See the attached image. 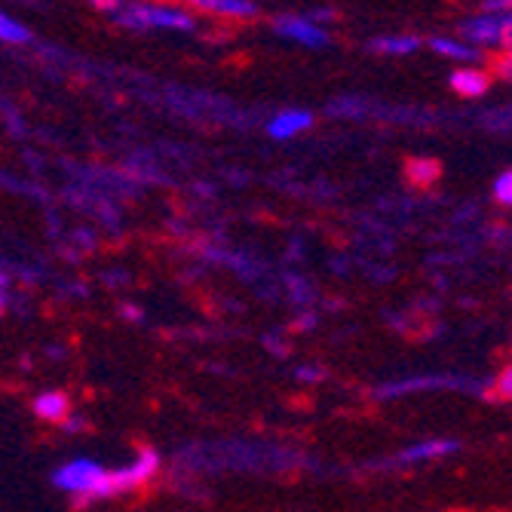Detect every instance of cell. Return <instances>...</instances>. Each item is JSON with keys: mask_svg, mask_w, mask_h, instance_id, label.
I'll use <instances>...</instances> for the list:
<instances>
[{"mask_svg": "<svg viewBox=\"0 0 512 512\" xmlns=\"http://www.w3.org/2000/svg\"><path fill=\"white\" fill-rule=\"evenodd\" d=\"M114 22L138 34H194L200 25V19L178 0H129Z\"/></svg>", "mask_w": 512, "mask_h": 512, "instance_id": "1", "label": "cell"}, {"mask_svg": "<svg viewBox=\"0 0 512 512\" xmlns=\"http://www.w3.org/2000/svg\"><path fill=\"white\" fill-rule=\"evenodd\" d=\"M53 485L65 494H71L77 503H89V500H102L117 494L114 488V473H108L102 463L89 460V457H77L68 460L65 467H59L53 473Z\"/></svg>", "mask_w": 512, "mask_h": 512, "instance_id": "2", "label": "cell"}, {"mask_svg": "<svg viewBox=\"0 0 512 512\" xmlns=\"http://www.w3.org/2000/svg\"><path fill=\"white\" fill-rule=\"evenodd\" d=\"M460 37L473 43L476 50H512V13H491L479 10L460 22Z\"/></svg>", "mask_w": 512, "mask_h": 512, "instance_id": "3", "label": "cell"}, {"mask_svg": "<svg viewBox=\"0 0 512 512\" xmlns=\"http://www.w3.org/2000/svg\"><path fill=\"white\" fill-rule=\"evenodd\" d=\"M270 28L279 40L301 46V50H329L332 46L329 25L316 22L310 13H279V16H273Z\"/></svg>", "mask_w": 512, "mask_h": 512, "instance_id": "4", "label": "cell"}, {"mask_svg": "<svg viewBox=\"0 0 512 512\" xmlns=\"http://www.w3.org/2000/svg\"><path fill=\"white\" fill-rule=\"evenodd\" d=\"M479 381L473 378H457V375H421V378H402L393 384H384L378 390L381 399H396L408 393H430V390H460V393H476Z\"/></svg>", "mask_w": 512, "mask_h": 512, "instance_id": "5", "label": "cell"}, {"mask_svg": "<svg viewBox=\"0 0 512 512\" xmlns=\"http://www.w3.org/2000/svg\"><path fill=\"white\" fill-rule=\"evenodd\" d=\"M184 7L197 19L206 16L215 22H234V25H246L261 16L258 0H184Z\"/></svg>", "mask_w": 512, "mask_h": 512, "instance_id": "6", "label": "cell"}, {"mask_svg": "<svg viewBox=\"0 0 512 512\" xmlns=\"http://www.w3.org/2000/svg\"><path fill=\"white\" fill-rule=\"evenodd\" d=\"M157 470H160V454H157L154 448H142L132 463H126L123 470L114 473V488H117V494H120V491H132V488L148 485V482L157 476Z\"/></svg>", "mask_w": 512, "mask_h": 512, "instance_id": "7", "label": "cell"}, {"mask_svg": "<svg viewBox=\"0 0 512 512\" xmlns=\"http://www.w3.org/2000/svg\"><path fill=\"white\" fill-rule=\"evenodd\" d=\"M316 123L313 111L307 108H283L267 120V135L273 142H292V138L304 135Z\"/></svg>", "mask_w": 512, "mask_h": 512, "instance_id": "8", "label": "cell"}, {"mask_svg": "<svg viewBox=\"0 0 512 512\" xmlns=\"http://www.w3.org/2000/svg\"><path fill=\"white\" fill-rule=\"evenodd\" d=\"M460 451V442L457 439H421L408 445L405 451L396 454V463L399 467H414V463H427V460H436V457H451Z\"/></svg>", "mask_w": 512, "mask_h": 512, "instance_id": "9", "label": "cell"}, {"mask_svg": "<svg viewBox=\"0 0 512 512\" xmlns=\"http://www.w3.org/2000/svg\"><path fill=\"white\" fill-rule=\"evenodd\" d=\"M427 46L436 53V56H442V59H451V62H457L460 68L463 65H482V59H485V53L482 50H476L473 43H467L463 37H448V34H436V37H430L427 40Z\"/></svg>", "mask_w": 512, "mask_h": 512, "instance_id": "10", "label": "cell"}, {"mask_svg": "<svg viewBox=\"0 0 512 512\" xmlns=\"http://www.w3.org/2000/svg\"><path fill=\"white\" fill-rule=\"evenodd\" d=\"M448 86L460 99H482L491 89V74L482 65H463L448 74Z\"/></svg>", "mask_w": 512, "mask_h": 512, "instance_id": "11", "label": "cell"}, {"mask_svg": "<svg viewBox=\"0 0 512 512\" xmlns=\"http://www.w3.org/2000/svg\"><path fill=\"white\" fill-rule=\"evenodd\" d=\"M368 53H378V56H411L421 50V37L417 34H408V31H396V34H378L365 43Z\"/></svg>", "mask_w": 512, "mask_h": 512, "instance_id": "12", "label": "cell"}, {"mask_svg": "<svg viewBox=\"0 0 512 512\" xmlns=\"http://www.w3.org/2000/svg\"><path fill=\"white\" fill-rule=\"evenodd\" d=\"M34 414L40 417V421H65V417L71 414V399L59 390H50V393H40L34 399Z\"/></svg>", "mask_w": 512, "mask_h": 512, "instance_id": "13", "label": "cell"}, {"mask_svg": "<svg viewBox=\"0 0 512 512\" xmlns=\"http://www.w3.org/2000/svg\"><path fill=\"white\" fill-rule=\"evenodd\" d=\"M31 40H34V31L19 16H13L10 10L0 7V43L4 46H28Z\"/></svg>", "mask_w": 512, "mask_h": 512, "instance_id": "14", "label": "cell"}, {"mask_svg": "<svg viewBox=\"0 0 512 512\" xmlns=\"http://www.w3.org/2000/svg\"><path fill=\"white\" fill-rule=\"evenodd\" d=\"M408 175H411L414 184H424V188H427V184H433L439 178V163L436 160H411Z\"/></svg>", "mask_w": 512, "mask_h": 512, "instance_id": "15", "label": "cell"}, {"mask_svg": "<svg viewBox=\"0 0 512 512\" xmlns=\"http://www.w3.org/2000/svg\"><path fill=\"white\" fill-rule=\"evenodd\" d=\"M494 200L500 206H509L512 209V169H503L497 178H494Z\"/></svg>", "mask_w": 512, "mask_h": 512, "instance_id": "16", "label": "cell"}, {"mask_svg": "<svg viewBox=\"0 0 512 512\" xmlns=\"http://www.w3.org/2000/svg\"><path fill=\"white\" fill-rule=\"evenodd\" d=\"M494 393L500 396V399H512V362L500 371L497 375V381H494Z\"/></svg>", "mask_w": 512, "mask_h": 512, "instance_id": "17", "label": "cell"}, {"mask_svg": "<svg viewBox=\"0 0 512 512\" xmlns=\"http://www.w3.org/2000/svg\"><path fill=\"white\" fill-rule=\"evenodd\" d=\"M86 4L92 7V10H99V13H105V16H117L126 4H129V0H86Z\"/></svg>", "mask_w": 512, "mask_h": 512, "instance_id": "18", "label": "cell"}, {"mask_svg": "<svg viewBox=\"0 0 512 512\" xmlns=\"http://www.w3.org/2000/svg\"><path fill=\"white\" fill-rule=\"evenodd\" d=\"M298 378L307 381V384H316V381L325 378V371H322V368H298Z\"/></svg>", "mask_w": 512, "mask_h": 512, "instance_id": "19", "label": "cell"}, {"mask_svg": "<svg viewBox=\"0 0 512 512\" xmlns=\"http://www.w3.org/2000/svg\"><path fill=\"white\" fill-rule=\"evenodd\" d=\"M482 10H491V13H512V0H485Z\"/></svg>", "mask_w": 512, "mask_h": 512, "instance_id": "20", "label": "cell"}, {"mask_svg": "<svg viewBox=\"0 0 512 512\" xmlns=\"http://www.w3.org/2000/svg\"><path fill=\"white\" fill-rule=\"evenodd\" d=\"M497 71H500L506 80H512V56H503V59L497 62Z\"/></svg>", "mask_w": 512, "mask_h": 512, "instance_id": "21", "label": "cell"}, {"mask_svg": "<svg viewBox=\"0 0 512 512\" xmlns=\"http://www.w3.org/2000/svg\"><path fill=\"white\" fill-rule=\"evenodd\" d=\"M62 424H65V430H68V433H77V430H83V421H80V417H65Z\"/></svg>", "mask_w": 512, "mask_h": 512, "instance_id": "22", "label": "cell"}, {"mask_svg": "<svg viewBox=\"0 0 512 512\" xmlns=\"http://www.w3.org/2000/svg\"><path fill=\"white\" fill-rule=\"evenodd\" d=\"M7 286V273H0V289H4Z\"/></svg>", "mask_w": 512, "mask_h": 512, "instance_id": "23", "label": "cell"}, {"mask_svg": "<svg viewBox=\"0 0 512 512\" xmlns=\"http://www.w3.org/2000/svg\"><path fill=\"white\" fill-rule=\"evenodd\" d=\"M19 4H37V0H19Z\"/></svg>", "mask_w": 512, "mask_h": 512, "instance_id": "24", "label": "cell"}, {"mask_svg": "<svg viewBox=\"0 0 512 512\" xmlns=\"http://www.w3.org/2000/svg\"><path fill=\"white\" fill-rule=\"evenodd\" d=\"M0 313H4V298H0Z\"/></svg>", "mask_w": 512, "mask_h": 512, "instance_id": "25", "label": "cell"}, {"mask_svg": "<svg viewBox=\"0 0 512 512\" xmlns=\"http://www.w3.org/2000/svg\"><path fill=\"white\" fill-rule=\"evenodd\" d=\"M509 56H512V50H509Z\"/></svg>", "mask_w": 512, "mask_h": 512, "instance_id": "26", "label": "cell"}]
</instances>
